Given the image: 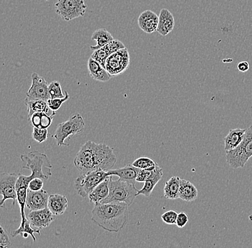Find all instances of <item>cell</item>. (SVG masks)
<instances>
[{
    "label": "cell",
    "mask_w": 252,
    "mask_h": 248,
    "mask_svg": "<svg viewBox=\"0 0 252 248\" xmlns=\"http://www.w3.org/2000/svg\"><path fill=\"white\" fill-rule=\"evenodd\" d=\"M102 48L105 50L106 54L109 56L113 53H116L118 50H121V49L126 48V46L121 41L114 39V40L110 41L109 43L107 44Z\"/></svg>",
    "instance_id": "4dcf8cb0"
},
{
    "label": "cell",
    "mask_w": 252,
    "mask_h": 248,
    "mask_svg": "<svg viewBox=\"0 0 252 248\" xmlns=\"http://www.w3.org/2000/svg\"><path fill=\"white\" fill-rule=\"evenodd\" d=\"M91 57L97 61V62H99L105 68L106 60L108 59V55L106 54L103 48H102L98 49V50H94V53L91 55Z\"/></svg>",
    "instance_id": "d6a6232c"
},
{
    "label": "cell",
    "mask_w": 252,
    "mask_h": 248,
    "mask_svg": "<svg viewBox=\"0 0 252 248\" xmlns=\"http://www.w3.org/2000/svg\"><path fill=\"white\" fill-rule=\"evenodd\" d=\"M198 190L193 183L187 180H181L179 198L186 202H193L198 197Z\"/></svg>",
    "instance_id": "7402d4cb"
},
{
    "label": "cell",
    "mask_w": 252,
    "mask_h": 248,
    "mask_svg": "<svg viewBox=\"0 0 252 248\" xmlns=\"http://www.w3.org/2000/svg\"><path fill=\"white\" fill-rule=\"evenodd\" d=\"M110 177L107 171L103 170L83 173L81 176L77 177L74 187L79 195L86 198L97 185Z\"/></svg>",
    "instance_id": "52a82bcc"
},
{
    "label": "cell",
    "mask_w": 252,
    "mask_h": 248,
    "mask_svg": "<svg viewBox=\"0 0 252 248\" xmlns=\"http://www.w3.org/2000/svg\"><path fill=\"white\" fill-rule=\"evenodd\" d=\"M247 129L236 128L230 130L224 139V150L226 152L234 150L243 141Z\"/></svg>",
    "instance_id": "d6986e66"
},
{
    "label": "cell",
    "mask_w": 252,
    "mask_h": 248,
    "mask_svg": "<svg viewBox=\"0 0 252 248\" xmlns=\"http://www.w3.org/2000/svg\"><path fill=\"white\" fill-rule=\"evenodd\" d=\"M55 6L56 13L67 22L84 16L88 7L84 0H57Z\"/></svg>",
    "instance_id": "ba28073f"
},
{
    "label": "cell",
    "mask_w": 252,
    "mask_h": 248,
    "mask_svg": "<svg viewBox=\"0 0 252 248\" xmlns=\"http://www.w3.org/2000/svg\"><path fill=\"white\" fill-rule=\"evenodd\" d=\"M116 162V155L110 146L88 140L81 146L73 163L82 173H88L97 170H110Z\"/></svg>",
    "instance_id": "6da1fadb"
},
{
    "label": "cell",
    "mask_w": 252,
    "mask_h": 248,
    "mask_svg": "<svg viewBox=\"0 0 252 248\" xmlns=\"http://www.w3.org/2000/svg\"><path fill=\"white\" fill-rule=\"evenodd\" d=\"M49 92L51 99L63 98L65 93L63 94L61 83L58 81H53L49 84Z\"/></svg>",
    "instance_id": "f1b7e54d"
},
{
    "label": "cell",
    "mask_w": 252,
    "mask_h": 248,
    "mask_svg": "<svg viewBox=\"0 0 252 248\" xmlns=\"http://www.w3.org/2000/svg\"><path fill=\"white\" fill-rule=\"evenodd\" d=\"M67 207L68 201L66 196L60 194H53L49 197L47 208L55 216H61L64 214Z\"/></svg>",
    "instance_id": "ac0fdd59"
},
{
    "label": "cell",
    "mask_w": 252,
    "mask_h": 248,
    "mask_svg": "<svg viewBox=\"0 0 252 248\" xmlns=\"http://www.w3.org/2000/svg\"><path fill=\"white\" fill-rule=\"evenodd\" d=\"M128 205L125 202L95 204L92 222L110 232L121 231L128 220Z\"/></svg>",
    "instance_id": "7a4b0ae2"
},
{
    "label": "cell",
    "mask_w": 252,
    "mask_h": 248,
    "mask_svg": "<svg viewBox=\"0 0 252 248\" xmlns=\"http://www.w3.org/2000/svg\"><path fill=\"white\" fill-rule=\"evenodd\" d=\"M25 103L27 108H28V120L31 119V117L34 113L45 112L49 115L53 116V117H54L56 114V112L50 109V107L47 104V102L45 101V100H25Z\"/></svg>",
    "instance_id": "ffe728a7"
},
{
    "label": "cell",
    "mask_w": 252,
    "mask_h": 248,
    "mask_svg": "<svg viewBox=\"0 0 252 248\" xmlns=\"http://www.w3.org/2000/svg\"><path fill=\"white\" fill-rule=\"evenodd\" d=\"M237 69L241 72H247L250 70V64H249L248 62H245V61L239 62L237 65Z\"/></svg>",
    "instance_id": "f35d334b"
},
{
    "label": "cell",
    "mask_w": 252,
    "mask_h": 248,
    "mask_svg": "<svg viewBox=\"0 0 252 248\" xmlns=\"http://www.w3.org/2000/svg\"><path fill=\"white\" fill-rule=\"evenodd\" d=\"M51 99L49 92V84L46 80L38 74L33 73L32 75V85L27 93L25 100H47Z\"/></svg>",
    "instance_id": "8fae6325"
},
{
    "label": "cell",
    "mask_w": 252,
    "mask_h": 248,
    "mask_svg": "<svg viewBox=\"0 0 252 248\" xmlns=\"http://www.w3.org/2000/svg\"><path fill=\"white\" fill-rule=\"evenodd\" d=\"M157 167L151 169H140L139 173H138V176H137L136 182L144 183L146 180H149L155 173Z\"/></svg>",
    "instance_id": "836d02e7"
},
{
    "label": "cell",
    "mask_w": 252,
    "mask_h": 248,
    "mask_svg": "<svg viewBox=\"0 0 252 248\" xmlns=\"http://www.w3.org/2000/svg\"><path fill=\"white\" fill-rule=\"evenodd\" d=\"M140 169L133 165H126L125 167L121 168L110 169L107 171V173L109 176H118L123 181L135 183Z\"/></svg>",
    "instance_id": "9a60e30c"
},
{
    "label": "cell",
    "mask_w": 252,
    "mask_h": 248,
    "mask_svg": "<svg viewBox=\"0 0 252 248\" xmlns=\"http://www.w3.org/2000/svg\"><path fill=\"white\" fill-rule=\"evenodd\" d=\"M86 123L84 119L80 114L71 116L69 120L58 125V128L51 137L54 138L57 144L61 146H69L70 143H65L66 139H70L71 137L80 134L84 131ZM68 140V139H67Z\"/></svg>",
    "instance_id": "8992f818"
},
{
    "label": "cell",
    "mask_w": 252,
    "mask_h": 248,
    "mask_svg": "<svg viewBox=\"0 0 252 248\" xmlns=\"http://www.w3.org/2000/svg\"><path fill=\"white\" fill-rule=\"evenodd\" d=\"M130 59L127 48L121 49L108 56L106 60L107 71L111 77H116L126 71L130 65Z\"/></svg>",
    "instance_id": "9c48e42d"
},
{
    "label": "cell",
    "mask_w": 252,
    "mask_h": 248,
    "mask_svg": "<svg viewBox=\"0 0 252 248\" xmlns=\"http://www.w3.org/2000/svg\"><path fill=\"white\" fill-rule=\"evenodd\" d=\"M49 197L50 195L45 190L32 191L28 189L26 207L31 211L46 208L48 206Z\"/></svg>",
    "instance_id": "4fadbf2b"
},
{
    "label": "cell",
    "mask_w": 252,
    "mask_h": 248,
    "mask_svg": "<svg viewBox=\"0 0 252 248\" xmlns=\"http://www.w3.org/2000/svg\"><path fill=\"white\" fill-rule=\"evenodd\" d=\"M0 248H9L11 243L8 236L7 232L3 229L2 227H0Z\"/></svg>",
    "instance_id": "d590c367"
},
{
    "label": "cell",
    "mask_w": 252,
    "mask_h": 248,
    "mask_svg": "<svg viewBox=\"0 0 252 248\" xmlns=\"http://www.w3.org/2000/svg\"><path fill=\"white\" fill-rule=\"evenodd\" d=\"M110 177L102 181L88 195L90 202H93L94 205L100 203L102 200H105L110 193Z\"/></svg>",
    "instance_id": "44dd1931"
},
{
    "label": "cell",
    "mask_w": 252,
    "mask_h": 248,
    "mask_svg": "<svg viewBox=\"0 0 252 248\" xmlns=\"http://www.w3.org/2000/svg\"><path fill=\"white\" fill-rule=\"evenodd\" d=\"M163 175V169L160 168L158 165H157V168H156V172L154 175H153L151 178L149 180H146L144 182V185H143V188L140 191H138V195L140 194H143L145 197H149L151 196V193L154 191V188H155L156 185L158 183V182L161 180L162 177Z\"/></svg>",
    "instance_id": "603a6c76"
},
{
    "label": "cell",
    "mask_w": 252,
    "mask_h": 248,
    "mask_svg": "<svg viewBox=\"0 0 252 248\" xmlns=\"http://www.w3.org/2000/svg\"><path fill=\"white\" fill-rule=\"evenodd\" d=\"M159 16L151 10H146L142 12L138 19V25L143 32L152 34L157 31Z\"/></svg>",
    "instance_id": "5bb4252c"
},
{
    "label": "cell",
    "mask_w": 252,
    "mask_h": 248,
    "mask_svg": "<svg viewBox=\"0 0 252 248\" xmlns=\"http://www.w3.org/2000/svg\"><path fill=\"white\" fill-rule=\"evenodd\" d=\"M114 40L112 34L106 29H98L94 31L92 35V40H95L97 44L94 46H91V50H98L103 48L107 44L109 43L110 41Z\"/></svg>",
    "instance_id": "d4e9b609"
},
{
    "label": "cell",
    "mask_w": 252,
    "mask_h": 248,
    "mask_svg": "<svg viewBox=\"0 0 252 248\" xmlns=\"http://www.w3.org/2000/svg\"><path fill=\"white\" fill-rule=\"evenodd\" d=\"M53 117L47 113L37 112L32 114L29 122L33 127L47 129L53 124Z\"/></svg>",
    "instance_id": "484cf974"
},
{
    "label": "cell",
    "mask_w": 252,
    "mask_h": 248,
    "mask_svg": "<svg viewBox=\"0 0 252 248\" xmlns=\"http://www.w3.org/2000/svg\"><path fill=\"white\" fill-rule=\"evenodd\" d=\"M49 136L48 130L47 129L36 128L33 127L32 137L33 139L38 143H42L47 139Z\"/></svg>",
    "instance_id": "f546056e"
},
{
    "label": "cell",
    "mask_w": 252,
    "mask_h": 248,
    "mask_svg": "<svg viewBox=\"0 0 252 248\" xmlns=\"http://www.w3.org/2000/svg\"><path fill=\"white\" fill-rule=\"evenodd\" d=\"M88 68L90 76L96 81L106 83L112 78L106 68L93 58L90 57L88 59Z\"/></svg>",
    "instance_id": "e0dca14e"
},
{
    "label": "cell",
    "mask_w": 252,
    "mask_h": 248,
    "mask_svg": "<svg viewBox=\"0 0 252 248\" xmlns=\"http://www.w3.org/2000/svg\"><path fill=\"white\" fill-rule=\"evenodd\" d=\"M24 233L30 234V235L32 238L33 241L36 242V238L34 237V233L40 235V230L37 229L32 227V225L30 221L28 220V218H22L21 224L20 227L17 230H15L11 233L12 238H15L17 235H23Z\"/></svg>",
    "instance_id": "4316f807"
},
{
    "label": "cell",
    "mask_w": 252,
    "mask_h": 248,
    "mask_svg": "<svg viewBox=\"0 0 252 248\" xmlns=\"http://www.w3.org/2000/svg\"><path fill=\"white\" fill-rule=\"evenodd\" d=\"M109 187V194L100 203L125 202L130 206L138 196V191L135 188V183L123 181L121 179L113 180V176H110Z\"/></svg>",
    "instance_id": "277c9868"
},
{
    "label": "cell",
    "mask_w": 252,
    "mask_h": 248,
    "mask_svg": "<svg viewBox=\"0 0 252 248\" xmlns=\"http://www.w3.org/2000/svg\"><path fill=\"white\" fill-rule=\"evenodd\" d=\"M189 222V217L184 212L178 214L177 220H176V225L179 228H183L185 227Z\"/></svg>",
    "instance_id": "74e56055"
},
{
    "label": "cell",
    "mask_w": 252,
    "mask_h": 248,
    "mask_svg": "<svg viewBox=\"0 0 252 248\" xmlns=\"http://www.w3.org/2000/svg\"><path fill=\"white\" fill-rule=\"evenodd\" d=\"M43 180L38 177L32 179L29 183V188L28 189L32 191H39L43 188Z\"/></svg>",
    "instance_id": "8d00e7d4"
},
{
    "label": "cell",
    "mask_w": 252,
    "mask_h": 248,
    "mask_svg": "<svg viewBox=\"0 0 252 248\" xmlns=\"http://www.w3.org/2000/svg\"><path fill=\"white\" fill-rule=\"evenodd\" d=\"M19 174L3 173L0 175V194L2 195L0 207L4 208V203L7 200L13 201V206L15 207L17 201V181Z\"/></svg>",
    "instance_id": "30bf717a"
},
{
    "label": "cell",
    "mask_w": 252,
    "mask_h": 248,
    "mask_svg": "<svg viewBox=\"0 0 252 248\" xmlns=\"http://www.w3.org/2000/svg\"><path fill=\"white\" fill-rule=\"evenodd\" d=\"M47 1H49V0H47Z\"/></svg>",
    "instance_id": "60d3db41"
},
{
    "label": "cell",
    "mask_w": 252,
    "mask_h": 248,
    "mask_svg": "<svg viewBox=\"0 0 252 248\" xmlns=\"http://www.w3.org/2000/svg\"><path fill=\"white\" fill-rule=\"evenodd\" d=\"M53 213L48 208L42 210H34L29 213L27 218L31 222L32 227L37 230H42L50 226L54 220Z\"/></svg>",
    "instance_id": "7c38bea8"
},
{
    "label": "cell",
    "mask_w": 252,
    "mask_h": 248,
    "mask_svg": "<svg viewBox=\"0 0 252 248\" xmlns=\"http://www.w3.org/2000/svg\"><path fill=\"white\" fill-rule=\"evenodd\" d=\"M64 93H65V97L63 98L50 99L47 100V104L52 110L56 112L67 100H69L70 95H69L68 92L67 91H64Z\"/></svg>",
    "instance_id": "1f68e13d"
},
{
    "label": "cell",
    "mask_w": 252,
    "mask_h": 248,
    "mask_svg": "<svg viewBox=\"0 0 252 248\" xmlns=\"http://www.w3.org/2000/svg\"><path fill=\"white\" fill-rule=\"evenodd\" d=\"M174 26L175 20L173 14L168 9H162L159 15L157 32L163 37H165L172 32Z\"/></svg>",
    "instance_id": "2e32d148"
},
{
    "label": "cell",
    "mask_w": 252,
    "mask_h": 248,
    "mask_svg": "<svg viewBox=\"0 0 252 248\" xmlns=\"http://www.w3.org/2000/svg\"><path fill=\"white\" fill-rule=\"evenodd\" d=\"M181 179L179 177H171L165 183L164 187V197L168 200H176L179 198Z\"/></svg>",
    "instance_id": "cb8c5ba5"
},
{
    "label": "cell",
    "mask_w": 252,
    "mask_h": 248,
    "mask_svg": "<svg viewBox=\"0 0 252 248\" xmlns=\"http://www.w3.org/2000/svg\"><path fill=\"white\" fill-rule=\"evenodd\" d=\"M252 157V125L247 128L242 143L234 150L226 152L228 165L234 169L244 168Z\"/></svg>",
    "instance_id": "5b68a950"
},
{
    "label": "cell",
    "mask_w": 252,
    "mask_h": 248,
    "mask_svg": "<svg viewBox=\"0 0 252 248\" xmlns=\"http://www.w3.org/2000/svg\"><path fill=\"white\" fill-rule=\"evenodd\" d=\"M133 166L141 169H151L157 167L158 164L151 158L146 157H141L138 158L132 163Z\"/></svg>",
    "instance_id": "83f0119b"
},
{
    "label": "cell",
    "mask_w": 252,
    "mask_h": 248,
    "mask_svg": "<svg viewBox=\"0 0 252 248\" xmlns=\"http://www.w3.org/2000/svg\"><path fill=\"white\" fill-rule=\"evenodd\" d=\"M178 214L174 210H169L165 212L161 216V219L165 223L172 225L176 224V220H177Z\"/></svg>",
    "instance_id": "e575fe53"
},
{
    "label": "cell",
    "mask_w": 252,
    "mask_h": 248,
    "mask_svg": "<svg viewBox=\"0 0 252 248\" xmlns=\"http://www.w3.org/2000/svg\"><path fill=\"white\" fill-rule=\"evenodd\" d=\"M30 234L28 233H24L22 237L24 238H28L29 237Z\"/></svg>",
    "instance_id": "ab89813d"
},
{
    "label": "cell",
    "mask_w": 252,
    "mask_h": 248,
    "mask_svg": "<svg viewBox=\"0 0 252 248\" xmlns=\"http://www.w3.org/2000/svg\"><path fill=\"white\" fill-rule=\"evenodd\" d=\"M22 167L31 171L33 178L38 177L43 180H47L53 175L52 166L50 160L46 154L34 150L27 155H20Z\"/></svg>",
    "instance_id": "3957f363"
}]
</instances>
